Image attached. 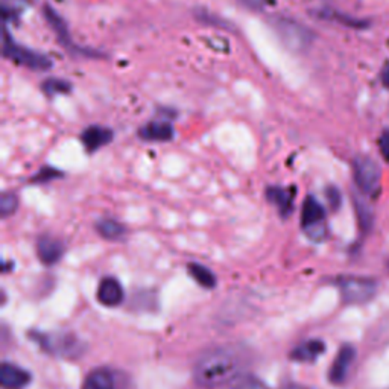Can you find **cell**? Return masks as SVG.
Wrapping results in <instances>:
<instances>
[{
    "label": "cell",
    "instance_id": "6da1fadb",
    "mask_svg": "<svg viewBox=\"0 0 389 389\" xmlns=\"http://www.w3.org/2000/svg\"><path fill=\"white\" fill-rule=\"evenodd\" d=\"M243 359L231 347H218L199 356L193 367V380L199 388L216 389L239 375Z\"/></svg>",
    "mask_w": 389,
    "mask_h": 389
},
{
    "label": "cell",
    "instance_id": "d4e9b609",
    "mask_svg": "<svg viewBox=\"0 0 389 389\" xmlns=\"http://www.w3.org/2000/svg\"><path fill=\"white\" fill-rule=\"evenodd\" d=\"M379 149L380 154L386 163H389V131H383L379 138Z\"/></svg>",
    "mask_w": 389,
    "mask_h": 389
},
{
    "label": "cell",
    "instance_id": "5bb4252c",
    "mask_svg": "<svg viewBox=\"0 0 389 389\" xmlns=\"http://www.w3.org/2000/svg\"><path fill=\"white\" fill-rule=\"evenodd\" d=\"M138 136L146 141H169L173 137V128L168 122H151L140 128Z\"/></svg>",
    "mask_w": 389,
    "mask_h": 389
},
{
    "label": "cell",
    "instance_id": "7c38bea8",
    "mask_svg": "<svg viewBox=\"0 0 389 389\" xmlns=\"http://www.w3.org/2000/svg\"><path fill=\"white\" fill-rule=\"evenodd\" d=\"M293 196H295V191H291V188H283V187L266 188L268 201L277 207L278 213L283 218L289 216V213L293 210Z\"/></svg>",
    "mask_w": 389,
    "mask_h": 389
},
{
    "label": "cell",
    "instance_id": "ac0fdd59",
    "mask_svg": "<svg viewBox=\"0 0 389 389\" xmlns=\"http://www.w3.org/2000/svg\"><path fill=\"white\" fill-rule=\"evenodd\" d=\"M96 230L102 236V238L107 239V241H119L123 238L125 233H126L122 223L114 221V219H101L96 223Z\"/></svg>",
    "mask_w": 389,
    "mask_h": 389
},
{
    "label": "cell",
    "instance_id": "2e32d148",
    "mask_svg": "<svg viewBox=\"0 0 389 389\" xmlns=\"http://www.w3.org/2000/svg\"><path fill=\"white\" fill-rule=\"evenodd\" d=\"M44 16H46L47 23H49L51 28L55 31L60 43L64 44V46H70V35H69L67 25H66V21L63 20V17L58 14L55 9H52L51 6L44 8Z\"/></svg>",
    "mask_w": 389,
    "mask_h": 389
},
{
    "label": "cell",
    "instance_id": "ba28073f",
    "mask_svg": "<svg viewBox=\"0 0 389 389\" xmlns=\"http://www.w3.org/2000/svg\"><path fill=\"white\" fill-rule=\"evenodd\" d=\"M96 298L105 308H116V305H119L123 301V288L119 280L114 277L102 278L98 286Z\"/></svg>",
    "mask_w": 389,
    "mask_h": 389
},
{
    "label": "cell",
    "instance_id": "52a82bcc",
    "mask_svg": "<svg viewBox=\"0 0 389 389\" xmlns=\"http://www.w3.org/2000/svg\"><path fill=\"white\" fill-rule=\"evenodd\" d=\"M356 358V350L351 345H343L338 351V356L333 360L332 368L328 371V380L333 385L344 383L347 379L348 370L351 367L353 360Z\"/></svg>",
    "mask_w": 389,
    "mask_h": 389
},
{
    "label": "cell",
    "instance_id": "7402d4cb",
    "mask_svg": "<svg viewBox=\"0 0 389 389\" xmlns=\"http://www.w3.org/2000/svg\"><path fill=\"white\" fill-rule=\"evenodd\" d=\"M356 210H358V218H359V223H360L362 230H368L373 223L371 210L358 201H356Z\"/></svg>",
    "mask_w": 389,
    "mask_h": 389
},
{
    "label": "cell",
    "instance_id": "484cf974",
    "mask_svg": "<svg viewBox=\"0 0 389 389\" xmlns=\"http://www.w3.org/2000/svg\"><path fill=\"white\" fill-rule=\"evenodd\" d=\"M238 2L242 4V5H245L246 8L262 9L268 4V0H238Z\"/></svg>",
    "mask_w": 389,
    "mask_h": 389
},
{
    "label": "cell",
    "instance_id": "8992f818",
    "mask_svg": "<svg viewBox=\"0 0 389 389\" xmlns=\"http://www.w3.org/2000/svg\"><path fill=\"white\" fill-rule=\"evenodd\" d=\"M276 31L278 32L281 41L292 51H304L312 41V34L300 23L289 19H277Z\"/></svg>",
    "mask_w": 389,
    "mask_h": 389
},
{
    "label": "cell",
    "instance_id": "9a60e30c",
    "mask_svg": "<svg viewBox=\"0 0 389 389\" xmlns=\"http://www.w3.org/2000/svg\"><path fill=\"white\" fill-rule=\"evenodd\" d=\"M81 389H116L114 375L107 368H99L91 371Z\"/></svg>",
    "mask_w": 389,
    "mask_h": 389
},
{
    "label": "cell",
    "instance_id": "30bf717a",
    "mask_svg": "<svg viewBox=\"0 0 389 389\" xmlns=\"http://www.w3.org/2000/svg\"><path fill=\"white\" fill-rule=\"evenodd\" d=\"M37 254L44 265H55L64 256V245L61 241L54 239L51 236H43L37 242Z\"/></svg>",
    "mask_w": 389,
    "mask_h": 389
},
{
    "label": "cell",
    "instance_id": "e0dca14e",
    "mask_svg": "<svg viewBox=\"0 0 389 389\" xmlns=\"http://www.w3.org/2000/svg\"><path fill=\"white\" fill-rule=\"evenodd\" d=\"M188 269V274H191V277L198 283L199 286L203 288H207V289H211L216 286V276L213 274V271H210L207 266L204 265H199V263H191L187 266Z\"/></svg>",
    "mask_w": 389,
    "mask_h": 389
},
{
    "label": "cell",
    "instance_id": "83f0119b",
    "mask_svg": "<svg viewBox=\"0 0 389 389\" xmlns=\"http://www.w3.org/2000/svg\"><path fill=\"white\" fill-rule=\"evenodd\" d=\"M5 2H6V0H5ZM13 2H20V4H29V2H32V0H11V4H13Z\"/></svg>",
    "mask_w": 389,
    "mask_h": 389
},
{
    "label": "cell",
    "instance_id": "8fae6325",
    "mask_svg": "<svg viewBox=\"0 0 389 389\" xmlns=\"http://www.w3.org/2000/svg\"><path fill=\"white\" fill-rule=\"evenodd\" d=\"M81 140H82V145H84V148L89 152H94L110 143V141L113 140V131L105 126L93 125V126H89L86 131L82 133Z\"/></svg>",
    "mask_w": 389,
    "mask_h": 389
},
{
    "label": "cell",
    "instance_id": "ffe728a7",
    "mask_svg": "<svg viewBox=\"0 0 389 389\" xmlns=\"http://www.w3.org/2000/svg\"><path fill=\"white\" fill-rule=\"evenodd\" d=\"M17 207H19V198L14 193L5 192L2 196H0V215H2L4 219L14 215Z\"/></svg>",
    "mask_w": 389,
    "mask_h": 389
},
{
    "label": "cell",
    "instance_id": "7a4b0ae2",
    "mask_svg": "<svg viewBox=\"0 0 389 389\" xmlns=\"http://www.w3.org/2000/svg\"><path fill=\"white\" fill-rule=\"evenodd\" d=\"M4 55L11 61L26 66L32 70H40V72L41 70L51 69L52 66V61L46 55L17 44V41L14 40L13 35L8 32L6 28L4 31Z\"/></svg>",
    "mask_w": 389,
    "mask_h": 389
},
{
    "label": "cell",
    "instance_id": "5b68a950",
    "mask_svg": "<svg viewBox=\"0 0 389 389\" xmlns=\"http://www.w3.org/2000/svg\"><path fill=\"white\" fill-rule=\"evenodd\" d=\"M353 176L359 191L365 195H374L380 186V168L368 157H358L353 163Z\"/></svg>",
    "mask_w": 389,
    "mask_h": 389
},
{
    "label": "cell",
    "instance_id": "277c9868",
    "mask_svg": "<svg viewBox=\"0 0 389 389\" xmlns=\"http://www.w3.org/2000/svg\"><path fill=\"white\" fill-rule=\"evenodd\" d=\"M301 227L309 236V239L321 242L325 239V210L323 204L313 196H308L301 210Z\"/></svg>",
    "mask_w": 389,
    "mask_h": 389
},
{
    "label": "cell",
    "instance_id": "9c48e42d",
    "mask_svg": "<svg viewBox=\"0 0 389 389\" xmlns=\"http://www.w3.org/2000/svg\"><path fill=\"white\" fill-rule=\"evenodd\" d=\"M31 382V374L14 363H4L0 368V385L4 389H23Z\"/></svg>",
    "mask_w": 389,
    "mask_h": 389
},
{
    "label": "cell",
    "instance_id": "44dd1931",
    "mask_svg": "<svg viewBox=\"0 0 389 389\" xmlns=\"http://www.w3.org/2000/svg\"><path fill=\"white\" fill-rule=\"evenodd\" d=\"M60 175H61L60 171L47 166V168H43L37 173H35L32 181L34 183H47V181H52L55 178H60Z\"/></svg>",
    "mask_w": 389,
    "mask_h": 389
},
{
    "label": "cell",
    "instance_id": "3957f363",
    "mask_svg": "<svg viewBox=\"0 0 389 389\" xmlns=\"http://www.w3.org/2000/svg\"><path fill=\"white\" fill-rule=\"evenodd\" d=\"M336 286L340 291V297L345 304H365L368 303L375 293V281L363 277H339L336 278Z\"/></svg>",
    "mask_w": 389,
    "mask_h": 389
},
{
    "label": "cell",
    "instance_id": "4fadbf2b",
    "mask_svg": "<svg viewBox=\"0 0 389 389\" xmlns=\"http://www.w3.org/2000/svg\"><path fill=\"white\" fill-rule=\"evenodd\" d=\"M324 351H325V344L323 343V340L312 339V340H308V343H303L297 348H293L291 353V358L297 362L312 363L320 358Z\"/></svg>",
    "mask_w": 389,
    "mask_h": 389
},
{
    "label": "cell",
    "instance_id": "603a6c76",
    "mask_svg": "<svg viewBox=\"0 0 389 389\" xmlns=\"http://www.w3.org/2000/svg\"><path fill=\"white\" fill-rule=\"evenodd\" d=\"M233 389H271V388L262 380L256 379V377H246V379L241 380Z\"/></svg>",
    "mask_w": 389,
    "mask_h": 389
},
{
    "label": "cell",
    "instance_id": "cb8c5ba5",
    "mask_svg": "<svg viewBox=\"0 0 389 389\" xmlns=\"http://www.w3.org/2000/svg\"><path fill=\"white\" fill-rule=\"evenodd\" d=\"M325 196H327V199H328L330 207H332L333 210L339 208V206H340V199H343V198H340V192L338 191L336 187H328L327 191H325Z\"/></svg>",
    "mask_w": 389,
    "mask_h": 389
},
{
    "label": "cell",
    "instance_id": "d6986e66",
    "mask_svg": "<svg viewBox=\"0 0 389 389\" xmlns=\"http://www.w3.org/2000/svg\"><path fill=\"white\" fill-rule=\"evenodd\" d=\"M41 89L47 94V96H56V94L69 93L70 90H72V86H70V82H67L64 79L52 78V79H47L41 86Z\"/></svg>",
    "mask_w": 389,
    "mask_h": 389
},
{
    "label": "cell",
    "instance_id": "4316f807",
    "mask_svg": "<svg viewBox=\"0 0 389 389\" xmlns=\"http://www.w3.org/2000/svg\"><path fill=\"white\" fill-rule=\"evenodd\" d=\"M382 82H383V86L389 90V66L385 67V70H383V74H382Z\"/></svg>",
    "mask_w": 389,
    "mask_h": 389
}]
</instances>
